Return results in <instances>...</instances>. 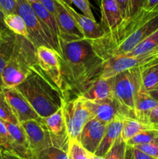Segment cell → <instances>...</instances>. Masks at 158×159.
I'll list each match as a JSON object with an SVG mask.
<instances>
[{"mask_svg": "<svg viewBox=\"0 0 158 159\" xmlns=\"http://www.w3.org/2000/svg\"><path fill=\"white\" fill-rule=\"evenodd\" d=\"M39 2L46 9H47L51 14L55 17L56 14V3L55 0H39Z\"/></svg>", "mask_w": 158, "mask_h": 159, "instance_id": "8d00e7d4", "label": "cell"}, {"mask_svg": "<svg viewBox=\"0 0 158 159\" xmlns=\"http://www.w3.org/2000/svg\"><path fill=\"white\" fill-rule=\"evenodd\" d=\"M26 2H28L29 3H33V2H39V0H26Z\"/></svg>", "mask_w": 158, "mask_h": 159, "instance_id": "c3c4849f", "label": "cell"}, {"mask_svg": "<svg viewBox=\"0 0 158 159\" xmlns=\"http://www.w3.org/2000/svg\"><path fill=\"white\" fill-rule=\"evenodd\" d=\"M158 29V11H142L102 37L89 40L103 61L124 57Z\"/></svg>", "mask_w": 158, "mask_h": 159, "instance_id": "6da1fadb", "label": "cell"}, {"mask_svg": "<svg viewBox=\"0 0 158 159\" xmlns=\"http://www.w3.org/2000/svg\"><path fill=\"white\" fill-rule=\"evenodd\" d=\"M157 106L158 102L151 97L148 91H147L142 85L135 98V119L144 124H147V116L150 112Z\"/></svg>", "mask_w": 158, "mask_h": 159, "instance_id": "ffe728a7", "label": "cell"}, {"mask_svg": "<svg viewBox=\"0 0 158 159\" xmlns=\"http://www.w3.org/2000/svg\"><path fill=\"white\" fill-rule=\"evenodd\" d=\"M37 65L43 74L63 93V79L60 57L51 48L41 46L36 48Z\"/></svg>", "mask_w": 158, "mask_h": 159, "instance_id": "9c48e42d", "label": "cell"}, {"mask_svg": "<svg viewBox=\"0 0 158 159\" xmlns=\"http://www.w3.org/2000/svg\"><path fill=\"white\" fill-rule=\"evenodd\" d=\"M133 156H134V159H156V158H153V157L150 156V155H147V154L141 152L140 150L136 148L133 147Z\"/></svg>", "mask_w": 158, "mask_h": 159, "instance_id": "ab89813d", "label": "cell"}, {"mask_svg": "<svg viewBox=\"0 0 158 159\" xmlns=\"http://www.w3.org/2000/svg\"><path fill=\"white\" fill-rule=\"evenodd\" d=\"M156 139H158V128L146 130L139 134L132 139L129 140L126 142V144L133 147V146L139 145V144H147Z\"/></svg>", "mask_w": 158, "mask_h": 159, "instance_id": "484cf974", "label": "cell"}, {"mask_svg": "<svg viewBox=\"0 0 158 159\" xmlns=\"http://www.w3.org/2000/svg\"><path fill=\"white\" fill-rule=\"evenodd\" d=\"M3 89H4V86H3L2 80L1 75H0V93H1V92H2Z\"/></svg>", "mask_w": 158, "mask_h": 159, "instance_id": "7dc6e473", "label": "cell"}, {"mask_svg": "<svg viewBox=\"0 0 158 159\" xmlns=\"http://www.w3.org/2000/svg\"><path fill=\"white\" fill-rule=\"evenodd\" d=\"M62 1L64 2L65 3H67V4L70 5V6H71V2H70V0H62Z\"/></svg>", "mask_w": 158, "mask_h": 159, "instance_id": "681fc988", "label": "cell"}, {"mask_svg": "<svg viewBox=\"0 0 158 159\" xmlns=\"http://www.w3.org/2000/svg\"><path fill=\"white\" fill-rule=\"evenodd\" d=\"M89 159H105L104 157H99L95 155L94 154L89 153Z\"/></svg>", "mask_w": 158, "mask_h": 159, "instance_id": "bcb514c9", "label": "cell"}, {"mask_svg": "<svg viewBox=\"0 0 158 159\" xmlns=\"http://www.w3.org/2000/svg\"><path fill=\"white\" fill-rule=\"evenodd\" d=\"M11 139V150L9 152L23 158L32 159L29 148L27 137L20 124L5 122Z\"/></svg>", "mask_w": 158, "mask_h": 159, "instance_id": "e0dca14e", "label": "cell"}, {"mask_svg": "<svg viewBox=\"0 0 158 159\" xmlns=\"http://www.w3.org/2000/svg\"><path fill=\"white\" fill-rule=\"evenodd\" d=\"M27 137L32 159L40 152L53 147L49 131L42 120H31L21 124Z\"/></svg>", "mask_w": 158, "mask_h": 159, "instance_id": "30bf717a", "label": "cell"}, {"mask_svg": "<svg viewBox=\"0 0 158 159\" xmlns=\"http://www.w3.org/2000/svg\"><path fill=\"white\" fill-rule=\"evenodd\" d=\"M0 120L4 122L20 124L2 92L0 93Z\"/></svg>", "mask_w": 158, "mask_h": 159, "instance_id": "4316f807", "label": "cell"}, {"mask_svg": "<svg viewBox=\"0 0 158 159\" xmlns=\"http://www.w3.org/2000/svg\"><path fill=\"white\" fill-rule=\"evenodd\" d=\"M133 148L139 149L147 155L158 159V139L154 140L150 143L139 145L133 146Z\"/></svg>", "mask_w": 158, "mask_h": 159, "instance_id": "1f68e13d", "label": "cell"}, {"mask_svg": "<svg viewBox=\"0 0 158 159\" xmlns=\"http://www.w3.org/2000/svg\"><path fill=\"white\" fill-rule=\"evenodd\" d=\"M84 101L92 118H95L106 124L116 120L134 119L132 113L114 96L102 100L89 101L84 99Z\"/></svg>", "mask_w": 158, "mask_h": 159, "instance_id": "ba28073f", "label": "cell"}, {"mask_svg": "<svg viewBox=\"0 0 158 159\" xmlns=\"http://www.w3.org/2000/svg\"><path fill=\"white\" fill-rule=\"evenodd\" d=\"M0 149L10 151L11 139L4 121L0 120Z\"/></svg>", "mask_w": 158, "mask_h": 159, "instance_id": "4dcf8cb0", "label": "cell"}, {"mask_svg": "<svg viewBox=\"0 0 158 159\" xmlns=\"http://www.w3.org/2000/svg\"><path fill=\"white\" fill-rule=\"evenodd\" d=\"M141 80L143 88L148 92L158 85V62L142 67Z\"/></svg>", "mask_w": 158, "mask_h": 159, "instance_id": "cb8c5ba5", "label": "cell"}, {"mask_svg": "<svg viewBox=\"0 0 158 159\" xmlns=\"http://www.w3.org/2000/svg\"><path fill=\"white\" fill-rule=\"evenodd\" d=\"M124 159H134L133 152V147L126 144V148H125V158Z\"/></svg>", "mask_w": 158, "mask_h": 159, "instance_id": "7bdbcfd3", "label": "cell"}, {"mask_svg": "<svg viewBox=\"0 0 158 159\" xmlns=\"http://www.w3.org/2000/svg\"><path fill=\"white\" fill-rule=\"evenodd\" d=\"M126 143L123 141L121 136L113 144L110 150L105 155V159H124Z\"/></svg>", "mask_w": 158, "mask_h": 159, "instance_id": "83f0119b", "label": "cell"}, {"mask_svg": "<svg viewBox=\"0 0 158 159\" xmlns=\"http://www.w3.org/2000/svg\"><path fill=\"white\" fill-rule=\"evenodd\" d=\"M68 159H89V153L79 142L76 141H70L69 148L68 151Z\"/></svg>", "mask_w": 158, "mask_h": 159, "instance_id": "f1b7e54d", "label": "cell"}, {"mask_svg": "<svg viewBox=\"0 0 158 159\" xmlns=\"http://www.w3.org/2000/svg\"><path fill=\"white\" fill-rule=\"evenodd\" d=\"M55 19L59 31V42L66 43L78 41L85 39L83 34L76 22L61 3L60 0H55Z\"/></svg>", "mask_w": 158, "mask_h": 159, "instance_id": "8fae6325", "label": "cell"}, {"mask_svg": "<svg viewBox=\"0 0 158 159\" xmlns=\"http://www.w3.org/2000/svg\"><path fill=\"white\" fill-rule=\"evenodd\" d=\"M17 0H0V7L5 15L16 12Z\"/></svg>", "mask_w": 158, "mask_h": 159, "instance_id": "836d02e7", "label": "cell"}, {"mask_svg": "<svg viewBox=\"0 0 158 159\" xmlns=\"http://www.w3.org/2000/svg\"><path fill=\"white\" fill-rule=\"evenodd\" d=\"M146 0H129L130 17H133L144 9Z\"/></svg>", "mask_w": 158, "mask_h": 159, "instance_id": "e575fe53", "label": "cell"}, {"mask_svg": "<svg viewBox=\"0 0 158 159\" xmlns=\"http://www.w3.org/2000/svg\"><path fill=\"white\" fill-rule=\"evenodd\" d=\"M12 34V32H11L10 30H9V32H6V33L0 32V43H2L4 40H6V38H7L8 37H9Z\"/></svg>", "mask_w": 158, "mask_h": 159, "instance_id": "f6af8a7d", "label": "cell"}, {"mask_svg": "<svg viewBox=\"0 0 158 159\" xmlns=\"http://www.w3.org/2000/svg\"><path fill=\"white\" fill-rule=\"evenodd\" d=\"M76 96L89 101H97L112 97V79L97 78L85 84L75 94Z\"/></svg>", "mask_w": 158, "mask_h": 159, "instance_id": "9a60e30c", "label": "cell"}, {"mask_svg": "<svg viewBox=\"0 0 158 159\" xmlns=\"http://www.w3.org/2000/svg\"><path fill=\"white\" fill-rule=\"evenodd\" d=\"M99 7L101 10L100 25L105 34L115 30L124 21L116 0H102Z\"/></svg>", "mask_w": 158, "mask_h": 159, "instance_id": "ac0fdd59", "label": "cell"}, {"mask_svg": "<svg viewBox=\"0 0 158 159\" xmlns=\"http://www.w3.org/2000/svg\"><path fill=\"white\" fill-rule=\"evenodd\" d=\"M33 159H68V152L57 148L50 147L42 151Z\"/></svg>", "mask_w": 158, "mask_h": 159, "instance_id": "f546056e", "label": "cell"}, {"mask_svg": "<svg viewBox=\"0 0 158 159\" xmlns=\"http://www.w3.org/2000/svg\"><path fill=\"white\" fill-rule=\"evenodd\" d=\"M155 128H158V126L144 124L136 119H126L124 120L121 138L126 143L129 140L132 139L139 134Z\"/></svg>", "mask_w": 158, "mask_h": 159, "instance_id": "7402d4cb", "label": "cell"}, {"mask_svg": "<svg viewBox=\"0 0 158 159\" xmlns=\"http://www.w3.org/2000/svg\"><path fill=\"white\" fill-rule=\"evenodd\" d=\"M41 120L49 131L53 147L68 152L70 139L67 131L62 107L50 116L41 118Z\"/></svg>", "mask_w": 158, "mask_h": 159, "instance_id": "7c38bea8", "label": "cell"}, {"mask_svg": "<svg viewBox=\"0 0 158 159\" xmlns=\"http://www.w3.org/2000/svg\"><path fill=\"white\" fill-rule=\"evenodd\" d=\"M147 123L153 126H158V106L150 112L147 116Z\"/></svg>", "mask_w": 158, "mask_h": 159, "instance_id": "74e56055", "label": "cell"}, {"mask_svg": "<svg viewBox=\"0 0 158 159\" xmlns=\"http://www.w3.org/2000/svg\"><path fill=\"white\" fill-rule=\"evenodd\" d=\"M5 13L2 11V9L0 7V32L2 33H6L9 32V30L8 29L7 26L5 24Z\"/></svg>", "mask_w": 158, "mask_h": 159, "instance_id": "b9f144b4", "label": "cell"}, {"mask_svg": "<svg viewBox=\"0 0 158 159\" xmlns=\"http://www.w3.org/2000/svg\"><path fill=\"white\" fill-rule=\"evenodd\" d=\"M148 93L151 96V97L158 102V85L155 88H153V89L149 91Z\"/></svg>", "mask_w": 158, "mask_h": 159, "instance_id": "ee69618b", "label": "cell"}, {"mask_svg": "<svg viewBox=\"0 0 158 159\" xmlns=\"http://www.w3.org/2000/svg\"><path fill=\"white\" fill-rule=\"evenodd\" d=\"M95 1H96V2H97V4L99 6V5H100L101 1H102V0H95Z\"/></svg>", "mask_w": 158, "mask_h": 159, "instance_id": "f907efd6", "label": "cell"}, {"mask_svg": "<svg viewBox=\"0 0 158 159\" xmlns=\"http://www.w3.org/2000/svg\"><path fill=\"white\" fill-rule=\"evenodd\" d=\"M64 117L70 141L78 142L79 137L85 124L92 119L85 101L79 96L71 99H65L63 107Z\"/></svg>", "mask_w": 158, "mask_h": 159, "instance_id": "8992f818", "label": "cell"}, {"mask_svg": "<svg viewBox=\"0 0 158 159\" xmlns=\"http://www.w3.org/2000/svg\"><path fill=\"white\" fill-rule=\"evenodd\" d=\"M70 2L71 4H74V6H77L81 11L83 15L86 16L90 19L95 20L91 11L89 0H70Z\"/></svg>", "mask_w": 158, "mask_h": 159, "instance_id": "d6a6232c", "label": "cell"}, {"mask_svg": "<svg viewBox=\"0 0 158 159\" xmlns=\"http://www.w3.org/2000/svg\"><path fill=\"white\" fill-rule=\"evenodd\" d=\"M63 95H74L88 82L99 77L104 61L96 54L88 40L60 41Z\"/></svg>", "mask_w": 158, "mask_h": 159, "instance_id": "7a4b0ae2", "label": "cell"}, {"mask_svg": "<svg viewBox=\"0 0 158 159\" xmlns=\"http://www.w3.org/2000/svg\"><path fill=\"white\" fill-rule=\"evenodd\" d=\"M0 154H1L2 159H26L4 149H0Z\"/></svg>", "mask_w": 158, "mask_h": 159, "instance_id": "f35d334b", "label": "cell"}, {"mask_svg": "<svg viewBox=\"0 0 158 159\" xmlns=\"http://www.w3.org/2000/svg\"><path fill=\"white\" fill-rule=\"evenodd\" d=\"M16 13L21 16L24 20L29 34L28 40L34 47L36 48L41 46L47 47L55 51L60 57L61 53L46 34L38 17L28 2L26 0H17Z\"/></svg>", "mask_w": 158, "mask_h": 159, "instance_id": "52a82bcc", "label": "cell"}, {"mask_svg": "<svg viewBox=\"0 0 158 159\" xmlns=\"http://www.w3.org/2000/svg\"><path fill=\"white\" fill-rule=\"evenodd\" d=\"M15 34L12 33L6 40L0 43V75L2 73L8 61L10 58L15 44Z\"/></svg>", "mask_w": 158, "mask_h": 159, "instance_id": "d4e9b609", "label": "cell"}, {"mask_svg": "<svg viewBox=\"0 0 158 159\" xmlns=\"http://www.w3.org/2000/svg\"><path fill=\"white\" fill-rule=\"evenodd\" d=\"M124 21L130 18L129 0H116Z\"/></svg>", "mask_w": 158, "mask_h": 159, "instance_id": "d590c367", "label": "cell"}, {"mask_svg": "<svg viewBox=\"0 0 158 159\" xmlns=\"http://www.w3.org/2000/svg\"><path fill=\"white\" fill-rule=\"evenodd\" d=\"M0 159H2V157H1V154H0Z\"/></svg>", "mask_w": 158, "mask_h": 159, "instance_id": "816d5d0a", "label": "cell"}, {"mask_svg": "<svg viewBox=\"0 0 158 159\" xmlns=\"http://www.w3.org/2000/svg\"><path fill=\"white\" fill-rule=\"evenodd\" d=\"M15 88L40 118L50 116L63 107V93L43 74L37 64L33 65L26 79Z\"/></svg>", "mask_w": 158, "mask_h": 159, "instance_id": "3957f363", "label": "cell"}, {"mask_svg": "<svg viewBox=\"0 0 158 159\" xmlns=\"http://www.w3.org/2000/svg\"><path fill=\"white\" fill-rule=\"evenodd\" d=\"M2 93L20 124L31 120H41L29 102L15 87L4 88Z\"/></svg>", "mask_w": 158, "mask_h": 159, "instance_id": "4fadbf2b", "label": "cell"}, {"mask_svg": "<svg viewBox=\"0 0 158 159\" xmlns=\"http://www.w3.org/2000/svg\"><path fill=\"white\" fill-rule=\"evenodd\" d=\"M123 125L124 120H116L107 124L105 134L94 155L99 157H105L116 140L121 136Z\"/></svg>", "mask_w": 158, "mask_h": 159, "instance_id": "44dd1931", "label": "cell"}, {"mask_svg": "<svg viewBox=\"0 0 158 159\" xmlns=\"http://www.w3.org/2000/svg\"><path fill=\"white\" fill-rule=\"evenodd\" d=\"M106 126V124L95 118L91 119L82 129L79 144L88 153L94 154L103 138Z\"/></svg>", "mask_w": 158, "mask_h": 159, "instance_id": "5bb4252c", "label": "cell"}, {"mask_svg": "<svg viewBox=\"0 0 158 159\" xmlns=\"http://www.w3.org/2000/svg\"><path fill=\"white\" fill-rule=\"evenodd\" d=\"M60 2L76 22L83 34L85 39L88 40H94L102 37L105 34V31L103 30L100 23H98L95 20H92L83 14L78 13L75 9L71 7V6L67 4L62 0H60Z\"/></svg>", "mask_w": 158, "mask_h": 159, "instance_id": "2e32d148", "label": "cell"}, {"mask_svg": "<svg viewBox=\"0 0 158 159\" xmlns=\"http://www.w3.org/2000/svg\"><path fill=\"white\" fill-rule=\"evenodd\" d=\"M37 64L36 48L28 39L15 36L13 51L1 75L4 88L16 87Z\"/></svg>", "mask_w": 158, "mask_h": 159, "instance_id": "277c9868", "label": "cell"}, {"mask_svg": "<svg viewBox=\"0 0 158 159\" xmlns=\"http://www.w3.org/2000/svg\"><path fill=\"white\" fill-rule=\"evenodd\" d=\"M141 69L142 67L132 68L111 79L113 96L132 113L134 119L135 98L143 85Z\"/></svg>", "mask_w": 158, "mask_h": 159, "instance_id": "5b68a950", "label": "cell"}, {"mask_svg": "<svg viewBox=\"0 0 158 159\" xmlns=\"http://www.w3.org/2000/svg\"><path fill=\"white\" fill-rule=\"evenodd\" d=\"M144 9L147 11H158V0H146Z\"/></svg>", "mask_w": 158, "mask_h": 159, "instance_id": "60d3db41", "label": "cell"}, {"mask_svg": "<svg viewBox=\"0 0 158 159\" xmlns=\"http://www.w3.org/2000/svg\"><path fill=\"white\" fill-rule=\"evenodd\" d=\"M4 21L6 26L11 32L15 34V35L28 39L29 34H28L27 27L21 16L16 12L8 14L5 16Z\"/></svg>", "mask_w": 158, "mask_h": 159, "instance_id": "603a6c76", "label": "cell"}, {"mask_svg": "<svg viewBox=\"0 0 158 159\" xmlns=\"http://www.w3.org/2000/svg\"><path fill=\"white\" fill-rule=\"evenodd\" d=\"M29 4L32 6L37 16L38 17L46 34L50 38V40L55 43V45L61 53L60 42H59L58 27H57V22H56L54 16L51 14L47 9H45L39 2L29 3Z\"/></svg>", "mask_w": 158, "mask_h": 159, "instance_id": "d6986e66", "label": "cell"}]
</instances>
